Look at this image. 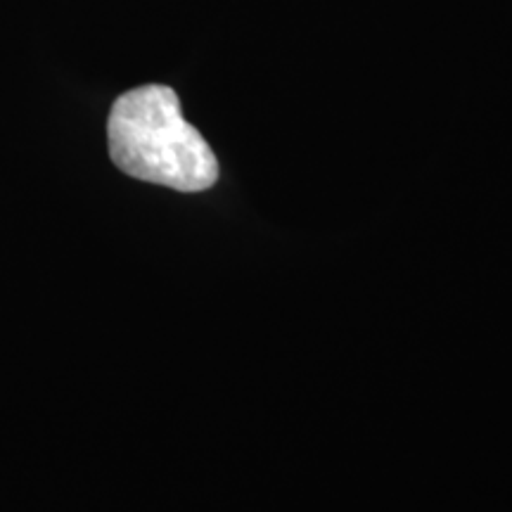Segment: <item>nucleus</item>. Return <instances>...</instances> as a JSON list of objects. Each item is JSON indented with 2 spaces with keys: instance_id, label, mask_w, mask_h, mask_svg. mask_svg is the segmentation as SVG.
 Here are the masks:
<instances>
[{
  "instance_id": "f257e3e1",
  "label": "nucleus",
  "mask_w": 512,
  "mask_h": 512,
  "mask_svg": "<svg viewBox=\"0 0 512 512\" xmlns=\"http://www.w3.org/2000/svg\"><path fill=\"white\" fill-rule=\"evenodd\" d=\"M112 162L126 176L178 192H202L219 181V162L202 133L185 121L174 88L150 83L112 105L107 121Z\"/></svg>"
}]
</instances>
